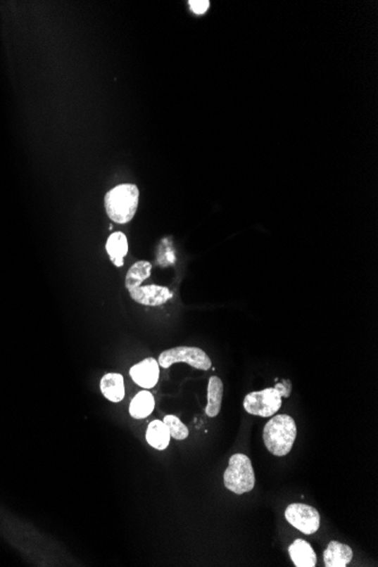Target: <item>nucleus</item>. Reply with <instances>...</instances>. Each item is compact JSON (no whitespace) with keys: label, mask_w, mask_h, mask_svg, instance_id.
<instances>
[{"label":"nucleus","mask_w":378,"mask_h":567,"mask_svg":"<svg viewBox=\"0 0 378 567\" xmlns=\"http://www.w3.org/2000/svg\"><path fill=\"white\" fill-rule=\"evenodd\" d=\"M139 191L134 184H122L110 189L104 197V208L113 222L125 224L132 221L139 209Z\"/></svg>","instance_id":"1"},{"label":"nucleus","mask_w":378,"mask_h":567,"mask_svg":"<svg viewBox=\"0 0 378 567\" xmlns=\"http://www.w3.org/2000/svg\"><path fill=\"white\" fill-rule=\"evenodd\" d=\"M292 385L289 379H282L275 388L251 392L244 399V408L249 414L258 417H272L282 407V397L291 394Z\"/></svg>","instance_id":"2"},{"label":"nucleus","mask_w":378,"mask_h":567,"mask_svg":"<svg viewBox=\"0 0 378 567\" xmlns=\"http://www.w3.org/2000/svg\"><path fill=\"white\" fill-rule=\"evenodd\" d=\"M297 437V426L288 414L272 417L263 429V440L266 449L275 457H286L292 450Z\"/></svg>","instance_id":"3"},{"label":"nucleus","mask_w":378,"mask_h":567,"mask_svg":"<svg viewBox=\"0 0 378 567\" xmlns=\"http://www.w3.org/2000/svg\"><path fill=\"white\" fill-rule=\"evenodd\" d=\"M225 488L243 495L254 489L255 472L251 459L245 454H234L229 459V466L223 475Z\"/></svg>","instance_id":"4"},{"label":"nucleus","mask_w":378,"mask_h":567,"mask_svg":"<svg viewBox=\"0 0 378 567\" xmlns=\"http://www.w3.org/2000/svg\"><path fill=\"white\" fill-rule=\"evenodd\" d=\"M160 367H171L177 362H185L199 371L211 369L212 362L206 351L196 347H176L163 351L159 357Z\"/></svg>","instance_id":"5"},{"label":"nucleus","mask_w":378,"mask_h":567,"mask_svg":"<svg viewBox=\"0 0 378 567\" xmlns=\"http://www.w3.org/2000/svg\"><path fill=\"white\" fill-rule=\"evenodd\" d=\"M284 515L286 521L303 535H314L320 529L321 516L317 509L310 505L303 503L290 504L286 507Z\"/></svg>","instance_id":"6"},{"label":"nucleus","mask_w":378,"mask_h":567,"mask_svg":"<svg viewBox=\"0 0 378 567\" xmlns=\"http://www.w3.org/2000/svg\"><path fill=\"white\" fill-rule=\"evenodd\" d=\"M130 298L135 302L144 306H161L173 298V293L169 288L158 284H150L130 290Z\"/></svg>","instance_id":"7"},{"label":"nucleus","mask_w":378,"mask_h":567,"mask_svg":"<svg viewBox=\"0 0 378 567\" xmlns=\"http://www.w3.org/2000/svg\"><path fill=\"white\" fill-rule=\"evenodd\" d=\"M130 375L134 382L141 388L145 390L153 388L159 381V362L151 357L144 359L130 368Z\"/></svg>","instance_id":"8"},{"label":"nucleus","mask_w":378,"mask_h":567,"mask_svg":"<svg viewBox=\"0 0 378 567\" xmlns=\"http://www.w3.org/2000/svg\"><path fill=\"white\" fill-rule=\"evenodd\" d=\"M324 564L327 567H346L353 561V552L348 544L331 541L324 550Z\"/></svg>","instance_id":"9"},{"label":"nucleus","mask_w":378,"mask_h":567,"mask_svg":"<svg viewBox=\"0 0 378 567\" xmlns=\"http://www.w3.org/2000/svg\"><path fill=\"white\" fill-rule=\"evenodd\" d=\"M100 390L110 402H120L125 397L124 377L118 373L106 374L100 382Z\"/></svg>","instance_id":"10"},{"label":"nucleus","mask_w":378,"mask_h":567,"mask_svg":"<svg viewBox=\"0 0 378 567\" xmlns=\"http://www.w3.org/2000/svg\"><path fill=\"white\" fill-rule=\"evenodd\" d=\"M289 554L297 567H314L317 561V556L312 546L303 539H297L290 544Z\"/></svg>","instance_id":"11"},{"label":"nucleus","mask_w":378,"mask_h":567,"mask_svg":"<svg viewBox=\"0 0 378 567\" xmlns=\"http://www.w3.org/2000/svg\"><path fill=\"white\" fill-rule=\"evenodd\" d=\"M110 261L113 262L117 267L124 265V258L128 254V241L124 232H113L108 238L106 243Z\"/></svg>","instance_id":"12"},{"label":"nucleus","mask_w":378,"mask_h":567,"mask_svg":"<svg viewBox=\"0 0 378 567\" xmlns=\"http://www.w3.org/2000/svg\"><path fill=\"white\" fill-rule=\"evenodd\" d=\"M223 399V383L218 376H211L208 384V404L206 414L208 417H217L221 411Z\"/></svg>","instance_id":"13"},{"label":"nucleus","mask_w":378,"mask_h":567,"mask_svg":"<svg viewBox=\"0 0 378 567\" xmlns=\"http://www.w3.org/2000/svg\"><path fill=\"white\" fill-rule=\"evenodd\" d=\"M156 400L151 392H139L130 404V414L135 419H144L153 412Z\"/></svg>","instance_id":"14"},{"label":"nucleus","mask_w":378,"mask_h":567,"mask_svg":"<svg viewBox=\"0 0 378 567\" xmlns=\"http://www.w3.org/2000/svg\"><path fill=\"white\" fill-rule=\"evenodd\" d=\"M170 433L161 420H153L146 431V442L156 450L163 451L170 443Z\"/></svg>","instance_id":"15"},{"label":"nucleus","mask_w":378,"mask_h":567,"mask_svg":"<svg viewBox=\"0 0 378 567\" xmlns=\"http://www.w3.org/2000/svg\"><path fill=\"white\" fill-rule=\"evenodd\" d=\"M152 272V264L148 261H139L133 264L128 269L126 279H125V287L128 291L141 287V284L146 279L150 278Z\"/></svg>","instance_id":"16"},{"label":"nucleus","mask_w":378,"mask_h":567,"mask_svg":"<svg viewBox=\"0 0 378 567\" xmlns=\"http://www.w3.org/2000/svg\"><path fill=\"white\" fill-rule=\"evenodd\" d=\"M163 423L169 429L170 436L175 440H184L189 436V431H188L185 423H182V420L176 417V416L168 414L163 418Z\"/></svg>","instance_id":"17"},{"label":"nucleus","mask_w":378,"mask_h":567,"mask_svg":"<svg viewBox=\"0 0 378 567\" xmlns=\"http://www.w3.org/2000/svg\"><path fill=\"white\" fill-rule=\"evenodd\" d=\"M189 7L193 11L194 14H206V11L210 8V1L208 0H191L189 1Z\"/></svg>","instance_id":"18"}]
</instances>
